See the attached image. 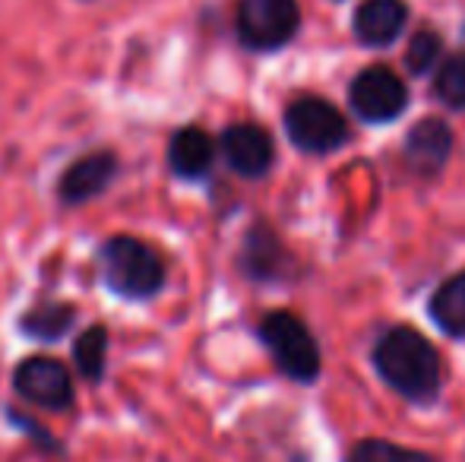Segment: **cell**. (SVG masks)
Returning a JSON list of instances; mask_svg holds the SVG:
<instances>
[{"label":"cell","instance_id":"11","mask_svg":"<svg viewBox=\"0 0 465 462\" xmlns=\"http://www.w3.org/2000/svg\"><path fill=\"white\" fill-rule=\"evenodd\" d=\"M450 149H453V133L447 123L437 117H424L411 127L409 140H405V159L418 174L430 178L447 165Z\"/></svg>","mask_w":465,"mask_h":462},{"label":"cell","instance_id":"3","mask_svg":"<svg viewBox=\"0 0 465 462\" xmlns=\"http://www.w3.org/2000/svg\"><path fill=\"white\" fill-rule=\"evenodd\" d=\"M260 342L279 364L285 377L298 383H313L320 374V346L307 323L301 317L288 314V310H276L260 320Z\"/></svg>","mask_w":465,"mask_h":462},{"label":"cell","instance_id":"20","mask_svg":"<svg viewBox=\"0 0 465 462\" xmlns=\"http://www.w3.org/2000/svg\"><path fill=\"white\" fill-rule=\"evenodd\" d=\"M10 421L19 428V431H29V437L35 440V444L42 447V450H54V453H61V450H64V447L57 444V440H51V437H48V431H45L42 425H35V421H32V418H25V415L10 412Z\"/></svg>","mask_w":465,"mask_h":462},{"label":"cell","instance_id":"6","mask_svg":"<svg viewBox=\"0 0 465 462\" xmlns=\"http://www.w3.org/2000/svg\"><path fill=\"white\" fill-rule=\"evenodd\" d=\"M285 133L301 152L326 155L349 140L345 117L323 99H298L285 112Z\"/></svg>","mask_w":465,"mask_h":462},{"label":"cell","instance_id":"16","mask_svg":"<svg viewBox=\"0 0 465 462\" xmlns=\"http://www.w3.org/2000/svg\"><path fill=\"white\" fill-rule=\"evenodd\" d=\"M74 364L83 380L102 383L104 368H108V327L93 323L74 339Z\"/></svg>","mask_w":465,"mask_h":462},{"label":"cell","instance_id":"21","mask_svg":"<svg viewBox=\"0 0 465 462\" xmlns=\"http://www.w3.org/2000/svg\"><path fill=\"white\" fill-rule=\"evenodd\" d=\"M83 4H89V0H83Z\"/></svg>","mask_w":465,"mask_h":462},{"label":"cell","instance_id":"2","mask_svg":"<svg viewBox=\"0 0 465 462\" xmlns=\"http://www.w3.org/2000/svg\"><path fill=\"white\" fill-rule=\"evenodd\" d=\"M95 266L104 289L124 301H153L165 289V260L155 247L134 234H111L95 251Z\"/></svg>","mask_w":465,"mask_h":462},{"label":"cell","instance_id":"13","mask_svg":"<svg viewBox=\"0 0 465 462\" xmlns=\"http://www.w3.org/2000/svg\"><path fill=\"white\" fill-rule=\"evenodd\" d=\"M241 266L253 282H276L285 276L288 251L282 241L266 225H253L244 238V251H241Z\"/></svg>","mask_w":465,"mask_h":462},{"label":"cell","instance_id":"4","mask_svg":"<svg viewBox=\"0 0 465 462\" xmlns=\"http://www.w3.org/2000/svg\"><path fill=\"white\" fill-rule=\"evenodd\" d=\"M13 389L19 399L45 412H67L76 402L74 374L61 358L51 355H29L13 370Z\"/></svg>","mask_w":465,"mask_h":462},{"label":"cell","instance_id":"15","mask_svg":"<svg viewBox=\"0 0 465 462\" xmlns=\"http://www.w3.org/2000/svg\"><path fill=\"white\" fill-rule=\"evenodd\" d=\"M430 320L450 336H465V272L450 276L430 298Z\"/></svg>","mask_w":465,"mask_h":462},{"label":"cell","instance_id":"14","mask_svg":"<svg viewBox=\"0 0 465 462\" xmlns=\"http://www.w3.org/2000/svg\"><path fill=\"white\" fill-rule=\"evenodd\" d=\"M76 327L74 301H38L19 317V333L35 342H61Z\"/></svg>","mask_w":465,"mask_h":462},{"label":"cell","instance_id":"18","mask_svg":"<svg viewBox=\"0 0 465 462\" xmlns=\"http://www.w3.org/2000/svg\"><path fill=\"white\" fill-rule=\"evenodd\" d=\"M434 95L450 108H465V51L453 54L434 80Z\"/></svg>","mask_w":465,"mask_h":462},{"label":"cell","instance_id":"19","mask_svg":"<svg viewBox=\"0 0 465 462\" xmlns=\"http://www.w3.org/2000/svg\"><path fill=\"white\" fill-rule=\"evenodd\" d=\"M440 57V35L437 32L421 29L418 35H411V44L405 51V67L411 70V76H424Z\"/></svg>","mask_w":465,"mask_h":462},{"label":"cell","instance_id":"9","mask_svg":"<svg viewBox=\"0 0 465 462\" xmlns=\"http://www.w3.org/2000/svg\"><path fill=\"white\" fill-rule=\"evenodd\" d=\"M219 146H222V155H225L228 168L247 181L263 178L272 168V159H276L272 136L266 133L263 127H257V123H232V127L222 133Z\"/></svg>","mask_w":465,"mask_h":462},{"label":"cell","instance_id":"17","mask_svg":"<svg viewBox=\"0 0 465 462\" xmlns=\"http://www.w3.org/2000/svg\"><path fill=\"white\" fill-rule=\"evenodd\" d=\"M345 462H437V459L428 457V453L409 450V447L386 444V440H361Z\"/></svg>","mask_w":465,"mask_h":462},{"label":"cell","instance_id":"10","mask_svg":"<svg viewBox=\"0 0 465 462\" xmlns=\"http://www.w3.org/2000/svg\"><path fill=\"white\" fill-rule=\"evenodd\" d=\"M215 162V143L196 123H187L168 143V168L178 174L181 181H203L213 172Z\"/></svg>","mask_w":465,"mask_h":462},{"label":"cell","instance_id":"8","mask_svg":"<svg viewBox=\"0 0 465 462\" xmlns=\"http://www.w3.org/2000/svg\"><path fill=\"white\" fill-rule=\"evenodd\" d=\"M117 172H121V159L111 149H95V152L80 155L57 178V200H61V206L89 203L114 184Z\"/></svg>","mask_w":465,"mask_h":462},{"label":"cell","instance_id":"1","mask_svg":"<svg viewBox=\"0 0 465 462\" xmlns=\"http://www.w3.org/2000/svg\"><path fill=\"white\" fill-rule=\"evenodd\" d=\"M373 364L396 393L418 406H430L440 396V355L418 329L392 327L373 349Z\"/></svg>","mask_w":465,"mask_h":462},{"label":"cell","instance_id":"5","mask_svg":"<svg viewBox=\"0 0 465 462\" xmlns=\"http://www.w3.org/2000/svg\"><path fill=\"white\" fill-rule=\"evenodd\" d=\"M301 25L298 0H238V38L251 51H276Z\"/></svg>","mask_w":465,"mask_h":462},{"label":"cell","instance_id":"7","mask_svg":"<svg viewBox=\"0 0 465 462\" xmlns=\"http://www.w3.org/2000/svg\"><path fill=\"white\" fill-rule=\"evenodd\" d=\"M349 99L358 117H364L371 123H386V121H396L405 112L409 89H405V83L390 67H368L355 76V83L349 89Z\"/></svg>","mask_w":465,"mask_h":462},{"label":"cell","instance_id":"12","mask_svg":"<svg viewBox=\"0 0 465 462\" xmlns=\"http://www.w3.org/2000/svg\"><path fill=\"white\" fill-rule=\"evenodd\" d=\"M409 23V6L402 0H364L355 10V35L368 48H386Z\"/></svg>","mask_w":465,"mask_h":462}]
</instances>
